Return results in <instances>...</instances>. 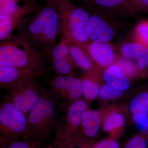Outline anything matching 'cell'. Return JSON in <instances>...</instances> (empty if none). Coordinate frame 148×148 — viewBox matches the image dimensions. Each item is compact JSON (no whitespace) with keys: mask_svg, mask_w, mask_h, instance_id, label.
I'll use <instances>...</instances> for the list:
<instances>
[{"mask_svg":"<svg viewBox=\"0 0 148 148\" xmlns=\"http://www.w3.org/2000/svg\"><path fill=\"white\" fill-rule=\"evenodd\" d=\"M60 22V42L84 49L90 42L87 34L90 12L67 0L56 7Z\"/></svg>","mask_w":148,"mask_h":148,"instance_id":"2","label":"cell"},{"mask_svg":"<svg viewBox=\"0 0 148 148\" xmlns=\"http://www.w3.org/2000/svg\"><path fill=\"white\" fill-rule=\"evenodd\" d=\"M45 73L46 71L0 65V88L7 89L19 83L42 76Z\"/></svg>","mask_w":148,"mask_h":148,"instance_id":"9","label":"cell"},{"mask_svg":"<svg viewBox=\"0 0 148 148\" xmlns=\"http://www.w3.org/2000/svg\"><path fill=\"white\" fill-rule=\"evenodd\" d=\"M117 139L110 136L97 143H93L90 148H121Z\"/></svg>","mask_w":148,"mask_h":148,"instance_id":"28","label":"cell"},{"mask_svg":"<svg viewBox=\"0 0 148 148\" xmlns=\"http://www.w3.org/2000/svg\"><path fill=\"white\" fill-rule=\"evenodd\" d=\"M15 31L13 36L42 53L45 59L51 58L60 37L56 7L45 3L39 7L34 15L29 16Z\"/></svg>","mask_w":148,"mask_h":148,"instance_id":"1","label":"cell"},{"mask_svg":"<svg viewBox=\"0 0 148 148\" xmlns=\"http://www.w3.org/2000/svg\"><path fill=\"white\" fill-rule=\"evenodd\" d=\"M36 1H38L39 0H36ZM44 1L45 3H46L49 4L53 6L57 7L61 3L64 2L67 0H44Z\"/></svg>","mask_w":148,"mask_h":148,"instance_id":"31","label":"cell"},{"mask_svg":"<svg viewBox=\"0 0 148 148\" xmlns=\"http://www.w3.org/2000/svg\"><path fill=\"white\" fill-rule=\"evenodd\" d=\"M36 0H30L22 5L5 13L0 14V40L10 39L13 33L27 19L31 14L35 12L40 6Z\"/></svg>","mask_w":148,"mask_h":148,"instance_id":"6","label":"cell"},{"mask_svg":"<svg viewBox=\"0 0 148 148\" xmlns=\"http://www.w3.org/2000/svg\"><path fill=\"white\" fill-rule=\"evenodd\" d=\"M0 133L1 143L5 145L28 139L27 116L7 99L0 107Z\"/></svg>","mask_w":148,"mask_h":148,"instance_id":"5","label":"cell"},{"mask_svg":"<svg viewBox=\"0 0 148 148\" xmlns=\"http://www.w3.org/2000/svg\"><path fill=\"white\" fill-rule=\"evenodd\" d=\"M84 49L98 68L106 69L116 59L113 49L107 42L91 41Z\"/></svg>","mask_w":148,"mask_h":148,"instance_id":"12","label":"cell"},{"mask_svg":"<svg viewBox=\"0 0 148 148\" xmlns=\"http://www.w3.org/2000/svg\"><path fill=\"white\" fill-rule=\"evenodd\" d=\"M123 94V92L115 89L105 83L101 86L99 97L104 101H111L120 98Z\"/></svg>","mask_w":148,"mask_h":148,"instance_id":"24","label":"cell"},{"mask_svg":"<svg viewBox=\"0 0 148 148\" xmlns=\"http://www.w3.org/2000/svg\"><path fill=\"white\" fill-rule=\"evenodd\" d=\"M66 77V98L73 102L81 99L83 93L82 80L71 75Z\"/></svg>","mask_w":148,"mask_h":148,"instance_id":"20","label":"cell"},{"mask_svg":"<svg viewBox=\"0 0 148 148\" xmlns=\"http://www.w3.org/2000/svg\"><path fill=\"white\" fill-rule=\"evenodd\" d=\"M88 108V103L85 99H79L72 103L64 118V125L56 145L63 144L76 135L80 128L83 114Z\"/></svg>","mask_w":148,"mask_h":148,"instance_id":"8","label":"cell"},{"mask_svg":"<svg viewBox=\"0 0 148 148\" xmlns=\"http://www.w3.org/2000/svg\"><path fill=\"white\" fill-rule=\"evenodd\" d=\"M135 12H143L148 14V0H128Z\"/></svg>","mask_w":148,"mask_h":148,"instance_id":"30","label":"cell"},{"mask_svg":"<svg viewBox=\"0 0 148 148\" xmlns=\"http://www.w3.org/2000/svg\"><path fill=\"white\" fill-rule=\"evenodd\" d=\"M136 42L148 48V20L141 21L135 30Z\"/></svg>","mask_w":148,"mask_h":148,"instance_id":"22","label":"cell"},{"mask_svg":"<svg viewBox=\"0 0 148 148\" xmlns=\"http://www.w3.org/2000/svg\"><path fill=\"white\" fill-rule=\"evenodd\" d=\"M129 78H147V75L141 71L135 64L123 58H116L114 63Z\"/></svg>","mask_w":148,"mask_h":148,"instance_id":"21","label":"cell"},{"mask_svg":"<svg viewBox=\"0 0 148 148\" xmlns=\"http://www.w3.org/2000/svg\"><path fill=\"white\" fill-rule=\"evenodd\" d=\"M105 116V110L88 109L83 114L79 133H82L83 138L91 142L98 135Z\"/></svg>","mask_w":148,"mask_h":148,"instance_id":"11","label":"cell"},{"mask_svg":"<svg viewBox=\"0 0 148 148\" xmlns=\"http://www.w3.org/2000/svg\"><path fill=\"white\" fill-rule=\"evenodd\" d=\"M24 0H0V14L5 13L15 8L17 3Z\"/></svg>","mask_w":148,"mask_h":148,"instance_id":"29","label":"cell"},{"mask_svg":"<svg viewBox=\"0 0 148 148\" xmlns=\"http://www.w3.org/2000/svg\"><path fill=\"white\" fill-rule=\"evenodd\" d=\"M87 32L90 41L95 42H108L114 35L113 28L107 23L103 15L98 11L90 13Z\"/></svg>","mask_w":148,"mask_h":148,"instance_id":"10","label":"cell"},{"mask_svg":"<svg viewBox=\"0 0 148 148\" xmlns=\"http://www.w3.org/2000/svg\"><path fill=\"white\" fill-rule=\"evenodd\" d=\"M52 62L53 69L56 73L63 75H70L73 70V64L69 57L56 59Z\"/></svg>","mask_w":148,"mask_h":148,"instance_id":"23","label":"cell"},{"mask_svg":"<svg viewBox=\"0 0 148 148\" xmlns=\"http://www.w3.org/2000/svg\"><path fill=\"white\" fill-rule=\"evenodd\" d=\"M51 86L53 92H57L60 95L66 98V87L67 80L66 77L60 75L55 77L51 81Z\"/></svg>","mask_w":148,"mask_h":148,"instance_id":"26","label":"cell"},{"mask_svg":"<svg viewBox=\"0 0 148 148\" xmlns=\"http://www.w3.org/2000/svg\"><path fill=\"white\" fill-rule=\"evenodd\" d=\"M54 95V92L41 88L39 98L27 116L28 139L40 141L58 125V103Z\"/></svg>","mask_w":148,"mask_h":148,"instance_id":"3","label":"cell"},{"mask_svg":"<svg viewBox=\"0 0 148 148\" xmlns=\"http://www.w3.org/2000/svg\"><path fill=\"white\" fill-rule=\"evenodd\" d=\"M30 1V0H24V2H28L29 1Z\"/></svg>","mask_w":148,"mask_h":148,"instance_id":"33","label":"cell"},{"mask_svg":"<svg viewBox=\"0 0 148 148\" xmlns=\"http://www.w3.org/2000/svg\"><path fill=\"white\" fill-rule=\"evenodd\" d=\"M105 110V116L102 123L103 130L110 136L117 138L125 125V118L122 112L115 106Z\"/></svg>","mask_w":148,"mask_h":148,"instance_id":"14","label":"cell"},{"mask_svg":"<svg viewBox=\"0 0 148 148\" xmlns=\"http://www.w3.org/2000/svg\"><path fill=\"white\" fill-rule=\"evenodd\" d=\"M42 53L12 36L0 44V65L46 71Z\"/></svg>","mask_w":148,"mask_h":148,"instance_id":"4","label":"cell"},{"mask_svg":"<svg viewBox=\"0 0 148 148\" xmlns=\"http://www.w3.org/2000/svg\"><path fill=\"white\" fill-rule=\"evenodd\" d=\"M87 5L98 9L116 12L131 15L135 12L128 0H82Z\"/></svg>","mask_w":148,"mask_h":148,"instance_id":"17","label":"cell"},{"mask_svg":"<svg viewBox=\"0 0 148 148\" xmlns=\"http://www.w3.org/2000/svg\"><path fill=\"white\" fill-rule=\"evenodd\" d=\"M132 118L136 124H139L148 118V87L135 95L129 106Z\"/></svg>","mask_w":148,"mask_h":148,"instance_id":"16","label":"cell"},{"mask_svg":"<svg viewBox=\"0 0 148 148\" xmlns=\"http://www.w3.org/2000/svg\"><path fill=\"white\" fill-rule=\"evenodd\" d=\"M147 133L140 132L134 135L128 141L124 148H147L148 140Z\"/></svg>","mask_w":148,"mask_h":148,"instance_id":"25","label":"cell"},{"mask_svg":"<svg viewBox=\"0 0 148 148\" xmlns=\"http://www.w3.org/2000/svg\"><path fill=\"white\" fill-rule=\"evenodd\" d=\"M123 58L131 61L148 78V48L136 42L125 44L121 49Z\"/></svg>","mask_w":148,"mask_h":148,"instance_id":"13","label":"cell"},{"mask_svg":"<svg viewBox=\"0 0 148 148\" xmlns=\"http://www.w3.org/2000/svg\"><path fill=\"white\" fill-rule=\"evenodd\" d=\"M40 142L31 139H22L9 143L4 148H40Z\"/></svg>","mask_w":148,"mask_h":148,"instance_id":"27","label":"cell"},{"mask_svg":"<svg viewBox=\"0 0 148 148\" xmlns=\"http://www.w3.org/2000/svg\"><path fill=\"white\" fill-rule=\"evenodd\" d=\"M103 79L107 84L122 92L128 90L130 87L129 78L115 64H112L105 69Z\"/></svg>","mask_w":148,"mask_h":148,"instance_id":"15","label":"cell"},{"mask_svg":"<svg viewBox=\"0 0 148 148\" xmlns=\"http://www.w3.org/2000/svg\"><path fill=\"white\" fill-rule=\"evenodd\" d=\"M47 148H53V147L52 146H50L49 147H48Z\"/></svg>","mask_w":148,"mask_h":148,"instance_id":"32","label":"cell"},{"mask_svg":"<svg viewBox=\"0 0 148 148\" xmlns=\"http://www.w3.org/2000/svg\"><path fill=\"white\" fill-rule=\"evenodd\" d=\"M82 80L83 96L88 103H91L99 96L102 86L99 71L86 72Z\"/></svg>","mask_w":148,"mask_h":148,"instance_id":"18","label":"cell"},{"mask_svg":"<svg viewBox=\"0 0 148 148\" xmlns=\"http://www.w3.org/2000/svg\"><path fill=\"white\" fill-rule=\"evenodd\" d=\"M69 58L73 64L86 72L99 71L98 67L84 49L75 45H69Z\"/></svg>","mask_w":148,"mask_h":148,"instance_id":"19","label":"cell"},{"mask_svg":"<svg viewBox=\"0 0 148 148\" xmlns=\"http://www.w3.org/2000/svg\"><path fill=\"white\" fill-rule=\"evenodd\" d=\"M40 88L35 79L19 83L7 88V99L27 116L39 98Z\"/></svg>","mask_w":148,"mask_h":148,"instance_id":"7","label":"cell"}]
</instances>
